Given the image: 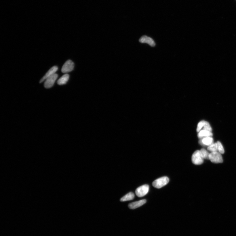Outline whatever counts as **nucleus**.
Returning a JSON list of instances; mask_svg holds the SVG:
<instances>
[{
  "label": "nucleus",
  "mask_w": 236,
  "mask_h": 236,
  "mask_svg": "<svg viewBox=\"0 0 236 236\" xmlns=\"http://www.w3.org/2000/svg\"><path fill=\"white\" fill-rule=\"evenodd\" d=\"M169 181V179L166 176H164L158 178L153 182L152 185L153 187L157 189L161 188L163 187Z\"/></svg>",
  "instance_id": "1"
},
{
  "label": "nucleus",
  "mask_w": 236,
  "mask_h": 236,
  "mask_svg": "<svg viewBox=\"0 0 236 236\" xmlns=\"http://www.w3.org/2000/svg\"><path fill=\"white\" fill-rule=\"evenodd\" d=\"M209 160L214 163H222L223 162L222 156L218 152H211L210 153Z\"/></svg>",
  "instance_id": "2"
},
{
  "label": "nucleus",
  "mask_w": 236,
  "mask_h": 236,
  "mask_svg": "<svg viewBox=\"0 0 236 236\" xmlns=\"http://www.w3.org/2000/svg\"><path fill=\"white\" fill-rule=\"evenodd\" d=\"M204 159L200 154V150L195 151L192 156L193 163L196 165L202 164L204 162Z\"/></svg>",
  "instance_id": "3"
},
{
  "label": "nucleus",
  "mask_w": 236,
  "mask_h": 236,
  "mask_svg": "<svg viewBox=\"0 0 236 236\" xmlns=\"http://www.w3.org/2000/svg\"><path fill=\"white\" fill-rule=\"evenodd\" d=\"M149 190V186L148 185H144L136 189V195L138 197H142L147 194Z\"/></svg>",
  "instance_id": "4"
},
{
  "label": "nucleus",
  "mask_w": 236,
  "mask_h": 236,
  "mask_svg": "<svg viewBox=\"0 0 236 236\" xmlns=\"http://www.w3.org/2000/svg\"><path fill=\"white\" fill-rule=\"evenodd\" d=\"M58 77V75L55 73L52 76L48 77L46 79L44 83V87L47 89L51 88L54 85Z\"/></svg>",
  "instance_id": "5"
},
{
  "label": "nucleus",
  "mask_w": 236,
  "mask_h": 236,
  "mask_svg": "<svg viewBox=\"0 0 236 236\" xmlns=\"http://www.w3.org/2000/svg\"><path fill=\"white\" fill-rule=\"evenodd\" d=\"M74 62L72 60H68L63 65L61 69V71L63 73L70 72L74 69Z\"/></svg>",
  "instance_id": "6"
},
{
  "label": "nucleus",
  "mask_w": 236,
  "mask_h": 236,
  "mask_svg": "<svg viewBox=\"0 0 236 236\" xmlns=\"http://www.w3.org/2000/svg\"><path fill=\"white\" fill-rule=\"evenodd\" d=\"M139 41L141 43H147L152 47H155V45L154 40L151 38L146 36V35H144L139 40Z\"/></svg>",
  "instance_id": "7"
},
{
  "label": "nucleus",
  "mask_w": 236,
  "mask_h": 236,
  "mask_svg": "<svg viewBox=\"0 0 236 236\" xmlns=\"http://www.w3.org/2000/svg\"><path fill=\"white\" fill-rule=\"evenodd\" d=\"M58 69V67L56 66H54L52 67L41 79V81H40V83H41L44 81H45L46 79L48 78V77L55 74V73L57 71Z\"/></svg>",
  "instance_id": "8"
},
{
  "label": "nucleus",
  "mask_w": 236,
  "mask_h": 236,
  "mask_svg": "<svg viewBox=\"0 0 236 236\" xmlns=\"http://www.w3.org/2000/svg\"><path fill=\"white\" fill-rule=\"evenodd\" d=\"M146 199L141 200L138 201L131 203L129 204L128 207L131 209H135L142 206L146 203Z\"/></svg>",
  "instance_id": "9"
},
{
  "label": "nucleus",
  "mask_w": 236,
  "mask_h": 236,
  "mask_svg": "<svg viewBox=\"0 0 236 236\" xmlns=\"http://www.w3.org/2000/svg\"><path fill=\"white\" fill-rule=\"evenodd\" d=\"M200 142L202 144L209 146L213 143L214 140L211 137H206L203 138Z\"/></svg>",
  "instance_id": "10"
},
{
  "label": "nucleus",
  "mask_w": 236,
  "mask_h": 236,
  "mask_svg": "<svg viewBox=\"0 0 236 236\" xmlns=\"http://www.w3.org/2000/svg\"><path fill=\"white\" fill-rule=\"evenodd\" d=\"M198 136L199 138H203L206 137H211L212 134L211 132L203 130L199 132Z\"/></svg>",
  "instance_id": "11"
},
{
  "label": "nucleus",
  "mask_w": 236,
  "mask_h": 236,
  "mask_svg": "<svg viewBox=\"0 0 236 236\" xmlns=\"http://www.w3.org/2000/svg\"><path fill=\"white\" fill-rule=\"evenodd\" d=\"M69 75L68 74H65L63 75L58 80V84L59 85H63L66 84L69 80Z\"/></svg>",
  "instance_id": "12"
},
{
  "label": "nucleus",
  "mask_w": 236,
  "mask_h": 236,
  "mask_svg": "<svg viewBox=\"0 0 236 236\" xmlns=\"http://www.w3.org/2000/svg\"><path fill=\"white\" fill-rule=\"evenodd\" d=\"M134 197V195L133 193L130 192L124 196L120 199V201L124 202L133 199Z\"/></svg>",
  "instance_id": "13"
},
{
  "label": "nucleus",
  "mask_w": 236,
  "mask_h": 236,
  "mask_svg": "<svg viewBox=\"0 0 236 236\" xmlns=\"http://www.w3.org/2000/svg\"><path fill=\"white\" fill-rule=\"evenodd\" d=\"M200 154L204 159H209L210 153L204 149H202L200 150Z\"/></svg>",
  "instance_id": "14"
},
{
  "label": "nucleus",
  "mask_w": 236,
  "mask_h": 236,
  "mask_svg": "<svg viewBox=\"0 0 236 236\" xmlns=\"http://www.w3.org/2000/svg\"><path fill=\"white\" fill-rule=\"evenodd\" d=\"M207 149L211 152H218V145L217 143H214L208 146Z\"/></svg>",
  "instance_id": "15"
},
{
  "label": "nucleus",
  "mask_w": 236,
  "mask_h": 236,
  "mask_svg": "<svg viewBox=\"0 0 236 236\" xmlns=\"http://www.w3.org/2000/svg\"><path fill=\"white\" fill-rule=\"evenodd\" d=\"M217 145H218V152L220 153L221 154H224L225 151H224V149L223 146L222 144L220 142L218 141L217 142Z\"/></svg>",
  "instance_id": "16"
},
{
  "label": "nucleus",
  "mask_w": 236,
  "mask_h": 236,
  "mask_svg": "<svg viewBox=\"0 0 236 236\" xmlns=\"http://www.w3.org/2000/svg\"><path fill=\"white\" fill-rule=\"evenodd\" d=\"M204 128L203 130H205L208 131L210 132H212V129L210 126V125L208 122L207 121L205 122V123L204 126Z\"/></svg>",
  "instance_id": "17"
},
{
  "label": "nucleus",
  "mask_w": 236,
  "mask_h": 236,
  "mask_svg": "<svg viewBox=\"0 0 236 236\" xmlns=\"http://www.w3.org/2000/svg\"><path fill=\"white\" fill-rule=\"evenodd\" d=\"M205 121H201L197 125V131L198 132H199L201 131L205 123Z\"/></svg>",
  "instance_id": "18"
}]
</instances>
